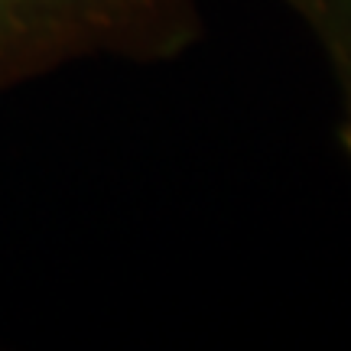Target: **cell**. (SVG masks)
Instances as JSON below:
<instances>
[{"label":"cell","instance_id":"cell-1","mask_svg":"<svg viewBox=\"0 0 351 351\" xmlns=\"http://www.w3.org/2000/svg\"><path fill=\"white\" fill-rule=\"evenodd\" d=\"M202 33V0H0V95L85 62H176Z\"/></svg>","mask_w":351,"mask_h":351},{"label":"cell","instance_id":"cell-2","mask_svg":"<svg viewBox=\"0 0 351 351\" xmlns=\"http://www.w3.org/2000/svg\"><path fill=\"white\" fill-rule=\"evenodd\" d=\"M296 20L326 65L339 104V137L351 156V0H274Z\"/></svg>","mask_w":351,"mask_h":351}]
</instances>
